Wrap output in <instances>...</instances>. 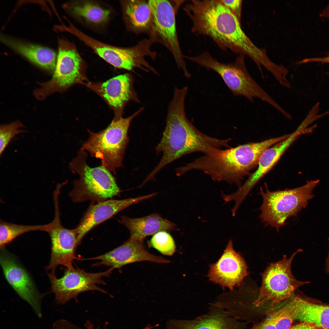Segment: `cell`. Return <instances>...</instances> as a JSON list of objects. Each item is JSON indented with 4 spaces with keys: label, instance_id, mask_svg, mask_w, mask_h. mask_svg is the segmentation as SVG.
I'll return each mask as SVG.
<instances>
[{
    "label": "cell",
    "instance_id": "cell-1",
    "mask_svg": "<svg viewBox=\"0 0 329 329\" xmlns=\"http://www.w3.org/2000/svg\"><path fill=\"white\" fill-rule=\"evenodd\" d=\"M184 10L192 22L193 33L210 37L222 49L247 55L258 65L267 61L265 51L251 41L221 0H190Z\"/></svg>",
    "mask_w": 329,
    "mask_h": 329
},
{
    "label": "cell",
    "instance_id": "cell-2",
    "mask_svg": "<svg viewBox=\"0 0 329 329\" xmlns=\"http://www.w3.org/2000/svg\"><path fill=\"white\" fill-rule=\"evenodd\" d=\"M188 89L186 87L175 88L168 106L162 137L156 148L157 154L162 153V157L146 177V182L153 179L167 164L184 155L196 152L205 154L212 148L230 147V139H219L204 134L187 118L185 102Z\"/></svg>",
    "mask_w": 329,
    "mask_h": 329
},
{
    "label": "cell",
    "instance_id": "cell-3",
    "mask_svg": "<svg viewBox=\"0 0 329 329\" xmlns=\"http://www.w3.org/2000/svg\"><path fill=\"white\" fill-rule=\"evenodd\" d=\"M279 141L276 137L225 150L212 148L204 155L177 168V172L180 175L192 170H199L214 181L235 183L239 187L244 177L258 165L263 153Z\"/></svg>",
    "mask_w": 329,
    "mask_h": 329
},
{
    "label": "cell",
    "instance_id": "cell-4",
    "mask_svg": "<svg viewBox=\"0 0 329 329\" xmlns=\"http://www.w3.org/2000/svg\"><path fill=\"white\" fill-rule=\"evenodd\" d=\"M319 180L307 181L305 184L296 188L271 191L266 183L265 190L261 187L259 194L263 202L260 207L259 218L266 226L275 228L277 231L285 226L289 218L296 216L306 208L309 201L313 198V191Z\"/></svg>",
    "mask_w": 329,
    "mask_h": 329
},
{
    "label": "cell",
    "instance_id": "cell-5",
    "mask_svg": "<svg viewBox=\"0 0 329 329\" xmlns=\"http://www.w3.org/2000/svg\"><path fill=\"white\" fill-rule=\"evenodd\" d=\"M142 107L127 118L113 119L105 129L97 133L88 130L89 137L80 150L87 151L101 159L102 165L114 174L121 166L129 141L128 130L133 119L143 110Z\"/></svg>",
    "mask_w": 329,
    "mask_h": 329
},
{
    "label": "cell",
    "instance_id": "cell-6",
    "mask_svg": "<svg viewBox=\"0 0 329 329\" xmlns=\"http://www.w3.org/2000/svg\"><path fill=\"white\" fill-rule=\"evenodd\" d=\"M87 156L85 151L80 150L69 164L71 171L79 176L69 194L73 201L99 202L118 195L120 189L110 172L102 165L90 167L86 162Z\"/></svg>",
    "mask_w": 329,
    "mask_h": 329
},
{
    "label": "cell",
    "instance_id": "cell-7",
    "mask_svg": "<svg viewBox=\"0 0 329 329\" xmlns=\"http://www.w3.org/2000/svg\"><path fill=\"white\" fill-rule=\"evenodd\" d=\"M241 55L233 62L223 63L204 51L195 56L186 58L202 66L211 69L221 77L235 96H242L253 103L257 98L269 104L276 109L280 105L253 79L247 70L244 56Z\"/></svg>",
    "mask_w": 329,
    "mask_h": 329
},
{
    "label": "cell",
    "instance_id": "cell-8",
    "mask_svg": "<svg viewBox=\"0 0 329 329\" xmlns=\"http://www.w3.org/2000/svg\"><path fill=\"white\" fill-rule=\"evenodd\" d=\"M86 65L75 45L64 39L59 42L55 67L51 79L41 84L36 97L42 99L55 92L63 91L86 79Z\"/></svg>",
    "mask_w": 329,
    "mask_h": 329
},
{
    "label": "cell",
    "instance_id": "cell-9",
    "mask_svg": "<svg viewBox=\"0 0 329 329\" xmlns=\"http://www.w3.org/2000/svg\"><path fill=\"white\" fill-rule=\"evenodd\" d=\"M64 29L75 36L90 48L98 56L114 67L132 71L140 68L147 72L151 67L145 59L150 54L149 46L145 41L133 47H121L111 45L89 36L69 22Z\"/></svg>",
    "mask_w": 329,
    "mask_h": 329
},
{
    "label": "cell",
    "instance_id": "cell-10",
    "mask_svg": "<svg viewBox=\"0 0 329 329\" xmlns=\"http://www.w3.org/2000/svg\"><path fill=\"white\" fill-rule=\"evenodd\" d=\"M302 251L298 249L288 259L285 255L281 260L268 267L262 275L259 295L253 305L259 307L269 304L273 306L291 298L295 290L309 283L296 280L291 272L293 258Z\"/></svg>",
    "mask_w": 329,
    "mask_h": 329
},
{
    "label": "cell",
    "instance_id": "cell-11",
    "mask_svg": "<svg viewBox=\"0 0 329 329\" xmlns=\"http://www.w3.org/2000/svg\"><path fill=\"white\" fill-rule=\"evenodd\" d=\"M114 269L110 267L105 271L90 273L73 267L65 269L63 276L60 278L56 277L55 272L48 273V275L56 302L64 304L85 292L97 291L108 293L98 285H105L102 278L109 277Z\"/></svg>",
    "mask_w": 329,
    "mask_h": 329
},
{
    "label": "cell",
    "instance_id": "cell-12",
    "mask_svg": "<svg viewBox=\"0 0 329 329\" xmlns=\"http://www.w3.org/2000/svg\"><path fill=\"white\" fill-rule=\"evenodd\" d=\"M153 18V29L161 42L171 51L179 68L187 78L191 75L188 72L177 35L175 12L169 1H148Z\"/></svg>",
    "mask_w": 329,
    "mask_h": 329
},
{
    "label": "cell",
    "instance_id": "cell-13",
    "mask_svg": "<svg viewBox=\"0 0 329 329\" xmlns=\"http://www.w3.org/2000/svg\"><path fill=\"white\" fill-rule=\"evenodd\" d=\"M58 201H55V216L49 223L47 232L51 243V258L47 270L55 272L57 267L62 265L66 267H73L72 263L76 257V250L79 245L75 229H69L63 227L60 218Z\"/></svg>",
    "mask_w": 329,
    "mask_h": 329
},
{
    "label": "cell",
    "instance_id": "cell-14",
    "mask_svg": "<svg viewBox=\"0 0 329 329\" xmlns=\"http://www.w3.org/2000/svg\"><path fill=\"white\" fill-rule=\"evenodd\" d=\"M0 261L7 282L19 296L30 306L37 315L41 318L42 297L28 273L4 248L1 249Z\"/></svg>",
    "mask_w": 329,
    "mask_h": 329
},
{
    "label": "cell",
    "instance_id": "cell-15",
    "mask_svg": "<svg viewBox=\"0 0 329 329\" xmlns=\"http://www.w3.org/2000/svg\"><path fill=\"white\" fill-rule=\"evenodd\" d=\"M63 7L74 20L83 26L97 33H104L115 14L114 9L100 1L72 0Z\"/></svg>",
    "mask_w": 329,
    "mask_h": 329
},
{
    "label": "cell",
    "instance_id": "cell-16",
    "mask_svg": "<svg viewBox=\"0 0 329 329\" xmlns=\"http://www.w3.org/2000/svg\"><path fill=\"white\" fill-rule=\"evenodd\" d=\"M86 85L101 97L114 110L115 119L122 117L125 107L129 101L140 102L131 74L120 75L103 82L88 83Z\"/></svg>",
    "mask_w": 329,
    "mask_h": 329
},
{
    "label": "cell",
    "instance_id": "cell-17",
    "mask_svg": "<svg viewBox=\"0 0 329 329\" xmlns=\"http://www.w3.org/2000/svg\"><path fill=\"white\" fill-rule=\"evenodd\" d=\"M97 260L94 266L104 265L115 268H120L128 264L135 262L148 261L157 263H168L170 261L155 256L147 251L143 239L129 238L120 246L104 254L80 260Z\"/></svg>",
    "mask_w": 329,
    "mask_h": 329
},
{
    "label": "cell",
    "instance_id": "cell-18",
    "mask_svg": "<svg viewBox=\"0 0 329 329\" xmlns=\"http://www.w3.org/2000/svg\"><path fill=\"white\" fill-rule=\"evenodd\" d=\"M246 263L233 249L230 240L221 257L210 267L208 277L211 281L233 290L248 274Z\"/></svg>",
    "mask_w": 329,
    "mask_h": 329
},
{
    "label": "cell",
    "instance_id": "cell-19",
    "mask_svg": "<svg viewBox=\"0 0 329 329\" xmlns=\"http://www.w3.org/2000/svg\"><path fill=\"white\" fill-rule=\"evenodd\" d=\"M155 195L153 193L135 198L107 200L91 205L75 228L79 244L87 233L97 225L127 207Z\"/></svg>",
    "mask_w": 329,
    "mask_h": 329
},
{
    "label": "cell",
    "instance_id": "cell-20",
    "mask_svg": "<svg viewBox=\"0 0 329 329\" xmlns=\"http://www.w3.org/2000/svg\"><path fill=\"white\" fill-rule=\"evenodd\" d=\"M303 134H305L304 129L297 128L287 138L266 149L260 157L256 170L234 193L235 199L243 202L255 185L271 169L286 150L299 136Z\"/></svg>",
    "mask_w": 329,
    "mask_h": 329
},
{
    "label": "cell",
    "instance_id": "cell-21",
    "mask_svg": "<svg viewBox=\"0 0 329 329\" xmlns=\"http://www.w3.org/2000/svg\"><path fill=\"white\" fill-rule=\"evenodd\" d=\"M246 325L211 304L206 314L194 319L169 320L165 329H245Z\"/></svg>",
    "mask_w": 329,
    "mask_h": 329
},
{
    "label": "cell",
    "instance_id": "cell-22",
    "mask_svg": "<svg viewBox=\"0 0 329 329\" xmlns=\"http://www.w3.org/2000/svg\"><path fill=\"white\" fill-rule=\"evenodd\" d=\"M119 221L124 225L130 232L129 238L142 239L161 231H168L176 229V225L157 213L143 217L132 218L124 216Z\"/></svg>",
    "mask_w": 329,
    "mask_h": 329
},
{
    "label": "cell",
    "instance_id": "cell-23",
    "mask_svg": "<svg viewBox=\"0 0 329 329\" xmlns=\"http://www.w3.org/2000/svg\"><path fill=\"white\" fill-rule=\"evenodd\" d=\"M0 37L4 43L32 62L47 70H54L57 55L53 50L3 35Z\"/></svg>",
    "mask_w": 329,
    "mask_h": 329
},
{
    "label": "cell",
    "instance_id": "cell-24",
    "mask_svg": "<svg viewBox=\"0 0 329 329\" xmlns=\"http://www.w3.org/2000/svg\"><path fill=\"white\" fill-rule=\"evenodd\" d=\"M120 3L123 19L127 29L142 32L152 28V12L148 1L124 0Z\"/></svg>",
    "mask_w": 329,
    "mask_h": 329
},
{
    "label": "cell",
    "instance_id": "cell-25",
    "mask_svg": "<svg viewBox=\"0 0 329 329\" xmlns=\"http://www.w3.org/2000/svg\"><path fill=\"white\" fill-rule=\"evenodd\" d=\"M293 299L297 310L296 319L313 323L324 329H329V305L316 303L299 296Z\"/></svg>",
    "mask_w": 329,
    "mask_h": 329
},
{
    "label": "cell",
    "instance_id": "cell-26",
    "mask_svg": "<svg viewBox=\"0 0 329 329\" xmlns=\"http://www.w3.org/2000/svg\"><path fill=\"white\" fill-rule=\"evenodd\" d=\"M49 223L43 225H26L9 223L1 220L0 222V246L4 248L20 235L30 232L41 231L46 232Z\"/></svg>",
    "mask_w": 329,
    "mask_h": 329
},
{
    "label": "cell",
    "instance_id": "cell-27",
    "mask_svg": "<svg viewBox=\"0 0 329 329\" xmlns=\"http://www.w3.org/2000/svg\"><path fill=\"white\" fill-rule=\"evenodd\" d=\"M297 314V307L292 297L290 301L283 307L270 312L269 317L276 329H290L296 319Z\"/></svg>",
    "mask_w": 329,
    "mask_h": 329
},
{
    "label": "cell",
    "instance_id": "cell-28",
    "mask_svg": "<svg viewBox=\"0 0 329 329\" xmlns=\"http://www.w3.org/2000/svg\"><path fill=\"white\" fill-rule=\"evenodd\" d=\"M147 243L149 247L155 249L164 255L171 256L175 251V241L167 231H161L156 233Z\"/></svg>",
    "mask_w": 329,
    "mask_h": 329
},
{
    "label": "cell",
    "instance_id": "cell-29",
    "mask_svg": "<svg viewBox=\"0 0 329 329\" xmlns=\"http://www.w3.org/2000/svg\"><path fill=\"white\" fill-rule=\"evenodd\" d=\"M23 124L19 121L1 125L0 127V154H3L13 139L17 135L25 132L22 129Z\"/></svg>",
    "mask_w": 329,
    "mask_h": 329
},
{
    "label": "cell",
    "instance_id": "cell-30",
    "mask_svg": "<svg viewBox=\"0 0 329 329\" xmlns=\"http://www.w3.org/2000/svg\"><path fill=\"white\" fill-rule=\"evenodd\" d=\"M222 3L240 21L242 1L241 0H221Z\"/></svg>",
    "mask_w": 329,
    "mask_h": 329
},
{
    "label": "cell",
    "instance_id": "cell-31",
    "mask_svg": "<svg viewBox=\"0 0 329 329\" xmlns=\"http://www.w3.org/2000/svg\"><path fill=\"white\" fill-rule=\"evenodd\" d=\"M52 329H83L73 323L64 319L56 320L53 324Z\"/></svg>",
    "mask_w": 329,
    "mask_h": 329
},
{
    "label": "cell",
    "instance_id": "cell-32",
    "mask_svg": "<svg viewBox=\"0 0 329 329\" xmlns=\"http://www.w3.org/2000/svg\"><path fill=\"white\" fill-rule=\"evenodd\" d=\"M251 329H276L273 321L269 317L254 326Z\"/></svg>",
    "mask_w": 329,
    "mask_h": 329
},
{
    "label": "cell",
    "instance_id": "cell-33",
    "mask_svg": "<svg viewBox=\"0 0 329 329\" xmlns=\"http://www.w3.org/2000/svg\"><path fill=\"white\" fill-rule=\"evenodd\" d=\"M290 329H324L315 324L308 321H303L292 326Z\"/></svg>",
    "mask_w": 329,
    "mask_h": 329
},
{
    "label": "cell",
    "instance_id": "cell-34",
    "mask_svg": "<svg viewBox=\"0 0 329 329\" xmlns=\"http://www.w3.org/2000/svg\"><path fill=\"white\" fill-rule=\"evenodd\" d=\"M313 62H319L322 63H329V53L328 55L325 57L323 58H308L304 59L302 61L300 62V63H305ZM329 74V72L328 73Z\"/></svg>",
    "mask_w": 329,
    "mask_h": 329
},
{
    "label": "cell",
    "instance_id": "cell-35",
    "mask_svg": "<svg viewBox=\"0 0 329 329\" xmlns=\"http://www.w3.org/2000/svg\"><path fill=\"white\" fill-rule=\"evenodd\" d=\"M84 325L86 329H98V328L95 329L93 324L88 320H87L85 322ZM153 328V327L152 326L147 325L142 329H151Z\"/></svg>",
    "mask_w": 329,
    "mask_h": 329
},
{
    "label": "cell",
    "instance_id": "cell-36",
    "mask_svg": "<svg viewBox=\"0 0 329 329\" xmlns=\"http://www.w3.org/2000/svg\"><path fill=\"white\" fill-rule=\"evenodd\" d=\"M322 17H329V5L320 14Z\"/></svg>",
    "mask_w": 329,
    "mask_h": 329
},
{
    "label": "cell",
    "instance_id": "cell-37",
    "mask_svg": "<svg viewBox=\"0 0 329 329\" xmlns=\"http://www.w3.org/2000/svg\"><path fill=\"white\" fill-rule=\"evenodd\" d=\"M326 268L327 271L329 274V250L326 260Z\"/></svg>",
    "mask_w": 329,
    "mask_h": 329
}]
</instances>
